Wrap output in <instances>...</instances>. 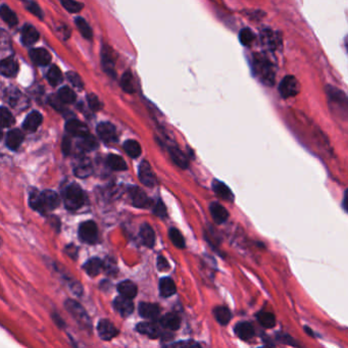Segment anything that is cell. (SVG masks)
I'll list each match as a JSON object with an SVG mask.
<instances>
[{
    "label": "cell",
    "mask_w": 348,
    "mask_h": 348,
    "mask_svg": "<svg viewBox=\"0 0 348 348\" xmlns=\"http://www.w3.org/2000/svg\"><path fill=\"white\" fill-rule=\"evenodd\" d=\"M138 310H139V315L142 318L148 319V320H155L161 313V309L158 304L148 303V302H141L139 304Z\"/></svg>",
    "instance_id": "e0dca14e"
},
{
    "label": "cell",
    "mask_w": 348,
    "mask_h": 348,
    "mask_svg": "<svg viewBox=\"0 0 348 348\" xmlns=\"http://www.w3.org/2000/svg\"><path fill=\"white\" fill-rule=\"evenodd\" d=\"M158 268L161 271H164L169 268V262L166 261V259L163 256H159L158 258Z\"/></svg>",
    "instance_id": "11a10c76"
},
{
    "label": "cell",
    "mask_w": 348,
    "mask_h": 348,
    "mask_svg": "<svg viewBox=\"0 0 348 348\" xmlns=\"http://www.w3.org/2000/svg\"><path fill=\"white\" fill-rule=\"evenodd\" d=\"M98 335L102 340L109 341L115 338L118 334V330L114 326V324L109 320H101L97 326Z\"/></svg>",
    "instance_id": "30bf717a"
},
{
    "label": "cell",
    "mask_w": 348,
    "mask_h": 348,
    "mask_svg": "<svg viewBox=\"0 0 348 348\" xmlns=\"http://www.w3.org/2000/svg\"><path fill=\"white\" fill-rule=\"evenodd\" d=\"M304 329H305V332H306V333H308V334H309V335H310V336H313V337H314V336H315V334H314V333H313V332H311V330H310V329H309V328H307V327H305V328H304Z\"/></svg>",
    "instance_id": "91938a15"
},
{
    "label": "cell",
    "mask_w": 348,
    "mask_h": 348,
    "mask_svg": "<svg viewBox=\"0 0 348 348\" xmlns=\"http://www.w3.org/2000/svg\"><path fill=\"white\" fill-rule=\"evenodd\" d=\"M30 57L38 66H47L51 62V55L44 48H34L30 50Z\"/></svg>",
    "instance_id": "2e32d148"
},
{
    "label": "cell",
    "mask_w": 348,
    "mask_h": 348,
    "mask_svg": "<svg viewBox=\"0 0 348 348\" xmlns=\"http://www.w3.org/2000/svg\"><path fill=\"white\" fill-rule=\"evenodd\" d=\"M140 182L146 187L152 188L158 184L157 177L152 170V167L148 163V162L143 161L139 165V173H138Z\"/></svg>",
    "instance_id": "ba28073f"
},
{
    "label": "cell",
    "mask_w": 348,
    "mask_h": 348,
    "mask_svg": "<svg viewBox=\"0 0 348 348\" xmlns=\"http://www.w3.org/2000/svg\"><path fill=\"white\" fill-rule=\"evenodd\" d=\"M1 138H2V131H1V129H0V139Z\"/></svg>",
    "instance_id": "6125c7cd"
},
{
    "label": "cell",
    "mask_w": 348,
    "mask_h": 348,
    "mask_svg": "<svg viewBox=\"0 0 348 348\" xmlns=\"http://www.w3.org/2000/svg\"><path fill=\"white\" fill-rule=\"evenodd\" d=\"M84 270L91 277H95L101 272V270H103V261L97 257L91 258L84 265Z\"/></svg>",
    "instance_id": "4dcf8cb0"
},
{
    "label": "cell",
    "mask_w": 348,
    "mask_h": 348,
    "mask_svg": "<svg viewBox=\"0 0 348 348\" xmlns=\"http://www.w3.org/2000/svg\"><path fill=\"white\" fill-rule=\"evenodd\" d=\"M161 325L167 330L177 331L181 326V319L176 314H166L161 319Z\"/></svg>",
    "instance_id": "4316f807"
},
{
    "label": "cell",
    "mask_w": 348,
    "mask_h": 348,
    "mask_svg": "<svg viewBox=\"0 0 348 348\" xmlns=\"http://www.w3.org/2000/svg\"><path fill=\"white\" fill-rule=\"evenodd\" d=\"M213 315L215 320H217L221 325L225 326L228 323L231 321L232 315L229 308H227L226 306H217L213 310Z\"/></svg>",
    "instance_id": "e575fe53"
},
{
    "label": "cell",
    "mask_w": 348,
    "mask_h": 348,
    "mask_svg": "<svg viewBox=\"0 0 348 348\" xmlns=\"http://www.w3.org/2000/svg\"><path fill=\"white\" fill-rule=\"evenodd\" d=\"M4 99L5 101L10 105L17 109L18 105L21 104L22 100H23V95L22 93L19 91V89L17 88H9L7 90H5L4 92Z\"/></svg>",
    "instance_id": "f546056e"
},
{
    "label": "cell",
    "mask_w": 348,
    "mask_h": 348,
    "mask_svg": "<svg viewBox=\"0 0 348 348\" xmlns=\"http://www.w3.org/2000/svg\"><path fill=\"white\" fill-rule=\"evenodd\" d=\"M209 211L213 221L217 224L225 223L228 218H229V212L228 210L218 202H212L209 206Z\"/></svg>",
    "instance_id": "d6986e66"
},
{
    "label": "cell",
    "mask_w": 348,
    "mask_h": 348,
    "mask_svg": "<svg viewBox=\"0 0 348 348\" xmlns=\"http://www.w3.org/2000/svg\"><path fill=\"white\" fill-rule=\"evenodd\" d=\"M19 70V64L14 57H7L0 61V74L5 77H15Z\"/></svg>",
    "instance_id": "9a60e30c"
},
{
    "label": "cell",
    "mask_w": 348,
    "mask_h": 348,
    "mask_svg": "<svg viewBox=\"0 0 348 348\" xmlns=\"http://www.w3.org/2000/svg\"><path fill=\"white\" fill-rule=\"evenodd\" d=\"M299 90H301V86L297 79L293 76H286L279 85V93L285 99L296 96Z\"/></svg>",
    "instance_id": "52a82bcc"
},
{
    "label": "cell",
    "mask_w": 348,
    "mask_h": 348,
    "mask_svg": "<svg viewBox=\"0 0 348 348\" xmlns=\"http://www.w3.org/2000/svg\"><path fill=\"white\" fill-rule=\"evenodd\" d=\"M343 208L346 210V193L344 194V197H343Z\"/></svg>",
    "instance_id": "94428289"
},
{
    "label": "cell",
    "mask_w": 348,
    "mask_h": 348,
    "mask_svg": "<svg viewBox=\"0 0 348 348\" xmlns=\"http://www.w3.org/2000/svg\"><path fill=\"white\" fill-rule=\"evenodd\" d=\"M47 80L49 82L50 85L56 86L59 83L63 81V74L62 70H59L56 66H52L47 73Z\"/></svg>",
    "instance_id": "74e56055"
},
{
    "label": "cell",
    "mask_w": 348,
    "mask_h": 348,
    "mask_svg": "<svg viewBox=\"0 0 348 348\" xmlns=\"http://www.w3.org/2000/svg\"><path fill=\"white\" fill-rule=\"evenodd\" d=\"M140 237L143 244L152 248L155 244V233L149 224H143L140 228Z\"/></svg>",
    "instance_id": "cb8c5ba5"
},
{
    "label": "cell",
    "mask_w": 348,
    "mask_h": 348,
    "mask_svg": "<svg viewBox=\"0 0 348 348\" xmlns=\"http://www.w3.org/2000/svg\"><path fill=\"white\" fill-rule=\"evenodd\" d=\"M67 78L75 88H78V89L83 88V86H84L83 81H82L81 77L77 73H75V71H70V73H68Z\"/></svg>",
    "instance_id": "7dc6e473"
},
{
    "label": "cell",
    "mask_w": 348,
    "mask_h": 348,
    "mask_svg": "<svg viewBox=\"0 0 348 348\" xmlns=\"http://www.w3.org/2000/svg\"><path fill=\"white\" fill-rule=\"evenodd\" d=\"M0 17H1V19L6 23H8L10 27L16 26L19 22L18 17L15 14V11L11 9L9 6H7L6 4H3V5L0 6Z\"/></svg>",
    "instance_id": "d6a6232c"
},
{
    "label": "cell",
    "mask_w": 348,
    "mask_h": 348,
    "mask_svg": "<svg viewBox=\"0 0 348 348\" xmlns=\"http://www.w3.org/2000/svg\"><path fill=\"white\" fill-rule=\"evenodd\" d=\"M15 123V117L6 107H0V127L8 128Z\"/></svg>",
    "instance_id": "ab89813d"
},
{
    "label": "cell",
    "mask_w": 348,
    "mask_h": 348,
    "mask_svg": "<svg viewBox=\"0 0 348 348\" xmlns=\"http://www.w3.org/2000/svg\"><path fill=\"white\" fill-rule=\"evenodd\" d=\"M64 201L69 210H77L85 202V195L79 185L70 184L64 192Z\"/></svg>",
    "instance_id": "3957f363"
},
{
    "label": "cell",
    "mask_w": 348,
    "mask_h": 348,
    "mask_svg": "<svg viewBox=\"0 0 348 348\" xmlns=\"http://www.w3.org/2000/svg\"><path fill=\"white\" fill-rule=\"evenodd\" d=\"M66 130L68 131V133L75 137L84 138L90 135L88 127L84 123L78 121V119H70L66 125Z\"/></svg>",
    "instance_id": "7c38bea8"
},
{
    "label": "cell",
    "mask_w": 348,
    "mask_h": 348,
    "mask_svg": "<svg viewBox=\"0 0 348 348\" xmlns=\"http://www.w3.org/2000/svg\"><path fill=\"white\" fill-rule=\"evenodd\" d=\"M87 100H88L90 109L92 111L97 112V111H99L101 109V102H100L99 98L95 94H89L87 96Z\"/></svg>",
    "instance_id": "c3c4849f"
},
{
    "label": "cell",
    "mask_w": 348,
    "mask_h": 348,
    "mask_svg": "<svg viewBox=\"0 0 348 348\" xmlns=\"http://www.w3.org/2000/svg\"><path fill=\"white\" fill-rule=\"evenodd\" d=\"M176 285L171 278H162L160 281V293L162 297H170L176 293Z\"/></svg>",
    "instance_id": "1f68e13d"
},
{
    "label": "cell",
    "mask_w": 348,
    "mask_h": 348,
    "mask_svg": "<svg viewBox=\"0 0 348 348\" xmlns=\"http://www.w3.org/2000/svg\"><path fill=\"white\" fill-rule=\"evenodd\" d=\"M235 333L240 339L249 340L255 336V330L248 322H240L235 326Z\"/></svg>",
    "instance_id": "ffe728a7"
},
{
    "label": "cell",
    "mask_w": 348,
    "mask_h": 348,
    "mask_svg": "<svg viewBox=\"0 0 348 348\" xmlns=\"http://www.w3.org/2000/svg\"><path fill=\"white\" fill-rule=\"evenodd\" d=\"M65 305L67 310L71 315V317L77 321V323L82 328L86 330L91 329L90 318L88 317L86 310L84 309V307L79 302L73 301V299H68V301L65 302Z\"/></svg>",
    "instance_id": "5b68a950"
},
{
    "label": "cell",
    "mask_w": 348,
    "mask_h": 348,
    "mask_svg": "<svg viewBox=\"0 0 348 348\" xmlns=\"http://www.w3.org/2000/svg\"><path fill=\"white\" fill-rule=\"evenodd\" d=\"M117 291L121 294V296L132 301L137 295V286L132 281L126 280L117 285Z\"/></svg>",
    "instance_id": "484cf974"
},
{
    "label": "cell",
    "mask_w": 348,
    "mask_h": 348,
    "mask_svg": "<svg viewBox=\"0 0 348 348\" xmlns=\"http://www.w3.org/2000/svg\"><path fill=\"white\" fill-rule=\"evenodd\" d=\"M57 97L59 98L63 103H73L76 100V94L75 92L71 90L69 87H63L61 88V90L58 91V96Z\"/></svg>",
    "instance_id": "b9f144b4"
},
{
    "label": "cell",
    "mask_w": 348,
    "mask_h": 348,
    "mask_svg": "<svg viewBox=\"0 0 348 348\" xmlns=\"http://www.w3.org/2000/svg\"><path fill=\"white\" fill-rule=\"evenodd\" d=\"M0 244H1V240H0Z\"/></svg>",
    "instance_id": "e7e4bbea"
},
{
    "label": "cell",
    "mask_w": 348,
    "mask_h": 348,
    "mask_svg": "<svg viewBox=\"0 0 348 348\" xmlns=\"http://www.w3.org/2000/svg\"><path fill=\"white\" fill-rule=\"evenodd\" d=\"M38 39H39V33L37 30L31 25L23 26L22 30V41L23 44L30 46L37 42Z\"/></svg>",
    "instance_id": "d4e9b609"
},
{
    "label": "cell",
    "mask_w": 348,
    "mask_h": 348,
    "mask_svg": "<svg viewBox=\"0 0 348 348\" xmlns=\"http://www.w3.org/2000/svg\"><path fill=\"white\" fill-rule=\"evenodd\" d=\"M93 173V167L88 159H82L80 160L75 167H74V174L78 178H88Z\"/></svg>",
    "instance_id": "603a6c76"
},
{
    "label": "cell",
    "mask_w": 348,
    "mask_h": 348,
    "mask_svg": "<svg viewBox=\"0 0 348 348\" xmlns=\"http://www.w3.org/2000/svg\"><path fill=\"white\" fill-rule=\"evenodd\" d=\"M255 38V36L254 32L251 31L250 29H248V28L242 29L241 31H240V33H239V40H240V43H241V44L244 45V46L250 45L251 43L254 42Z\"/></svg>",
    "instance_id": "f6af8a7d"
},
{
    "label": "cell",
    "mask_w": 348,
    "mask_h": 348,
    "mask_svg": "<svg viewBox=\"0 0 348 348\" xmlns=\"http://www.w3.org/2000/svg\"><path fill=\"white\" fill-rule=\"evenodd\" d=\"M23 141V134L22 131L18 129L11 130L6 136V145L8 148L13 150H17L21 146Z\"/></svg>",
    "instance_id": "83f0119b"
},
{
    "label": "cell",
    "mask_w": 348,
    "mask_h": 348,
    "mask_svg": "<svg viewBox=\"0 0 348 348\" xmlns=\"http://www.w3.org/2000/svg\"><path fill=\"white\" fill-rule=\"evenodd\" d=\"M79 237L83 242L94 244L98 240V229L93 221H87L81 224L79 228Z\"/></svg>",
    "instance_id": "8992f818"
},
{
    "label": "cell",
    "mask_w": 348,
    "mask_h": 348,
    "mask_svg": "<svg viewBox=\"0 0 348 348\" xmlns=\"http://www.w3.org/2000/svg\"><path fill=\"white\" fill-rule=\"evenodd\" d=\"M27 9L30 10L32 14H34L35 16H37V17H39V18H42V16H43L40 7L37 5V3H35V2H29V3H27Z\"/></svg>",
    "instance_id": "f5cc1de1"
},
{
    "label": "cell",
    "mask_w": 348,
    "mask_h": 348,
    "mask_svg": "<svg viewBox=\"0 0 348 348\" xmlns=\"http://www.w3.org/2000/svg\"><path fill=\"white\" fill-rule=\"evenodd\" d=\"M107 165H109L112 170L115 171H126L127 170V163L123 158L116 154H110L106 160Z\"/></svg>",
    "instance_id": "836d02e7"
},
{
    "label": "cell",
    "mask_w": 348,
    "mask_h": 348,
    "mask_svg": "<svg viewBox=\"0 0 348 348\" xmlns=\"http://www.w3.org/2000/svg\"><path fill=\"white\" fill-rule=\"evenodd\" d=\"M130 197L133 206L136 208L146 209L150 206V199L145 192L138 187H133L130 189Z\"/></svg>",
    "instance_id": "8fae6325"
},
{
    "label": "cell",
    "mask_w": 348,
    "mask_h": 348,
    "mask_svg": "<svg viewBox=\"0 0 348 348\" xmlns=\"http://www.w3.org/2000/svg\"><path fill=\"white\" fill-rule=\"evenodd\" d=\"M212 190L214 191V193L221 198L227 201H234V194L231 189L225 183L219 181V180H214L212 182Z\"/></svg>",
    "instance_id": "7402d4cb"
},
{
    "label": "cell",
    "mask_w": 348,
    "mask_h": 348,
    "mask_svg": "<svg viewBox=\"0 0 348 348\" xmlns=\"http://www.w3.org/2000/svg\"><path fill=\"white\" fill-rule=\"evenodd\" d=\"M114 307L122 317H129L134 311V304L131 299L118 296L115 299Z\"/></svg>",
    "instance_id": "4fadbf2b"
},
{
    "label": "cell",
    "mask_w": 348,
    "mask_h": 348,
    "mask_svg": "<svg viewBox=\"0 0 348 348\" xmlns=\"http://www.w3.org/2000/svg\"><path fill=\"white\" fill-rule=\"evenodd\" d=\"M29 202L33 209L45 214L59 206V197L55 192L49 190L43 192L33 191L30 195Z\"/></svg>",
    "instance_id": "6da1fadb"
},
{
    "label": "cell",
    "mask_w": 348,
    "mask_h": 348,
    "mask_svg": "<svg viewBox=\"0 0 348 348\" xmlns=\"http://www.w3.org/2000/svg\"><path fill=\"white\" fill-rule=\"evenodd\" d=\"M260 348H269V347H260Z\"/></svg>",
    "instance_id": "be15d7a7"
},
{
    "label": "cell",
    "mask_w": 348,
    "mask_h": 348,
    "mask_svg": "<svg viewBox=\"0 0 348 348\" xmlns=\"http://www.w3.org/2000/svg\"><path fill=\"white\" fill-rule=\"evenodd\" d=\"M102 67L107 75L113 77L116 76L115 58L113 55V51L109 47H104L102 50Z\"/></svg>",
    "instance_id": "44dd1931"
},
{
    "label": "cell",
    "mask_w": 348,
    "mask_h": 348,
    "mask_svg": "<svg viewBox=\"0 0 348 348\" xmlns=\"http://www.w3.org/2000/svg\"><path fill=\"white\" fill-rule=\"evenodd\" d=\"M124 150L132 159H137L142 152L140 144L135 140H127L124 143Z\"/></svg>",
    "instance_id": "d590c367"
},
{
    "label": "cell",
    "mask_w": 348,
    "mask_h": 348,
    "mask_svg": "<svg viewBox=\"0 0 348 348\" xmlns=\"http://www.w3.org/2000/svg\"><path fill=\"white\" fill-rule=\"evenodd\" d=\"M254 73L257 78L268 86H272L275 82V69L269 59L261 54L255 55L254 58Z\"/></svg>",
    "instance_id": "7a4b0ae2"
},
{
    "label": "cell",
    "mask_w": 348,
    "mask_h": 348,
    "mask_svg": "<svg viewBox=\"0 0 348 348\" xmlns=\"http://www.w3.org/2000/svg\"><path fill=\"white\" fill-rule=\"evenodd\" d=\"M62 4L70 13H79L84 6L82 3L78 1H73V0H64V1H62Z\"/></svg>",
    "instance_id": "bcb514c9"
},
{
    "label": "cell",
    "mask_w": 348,
    "mask_h": 348,
    "mask_svg": "<svg viewBox=\"0 0 348 348\" xmlns=\"http://www.w3.org/2000/svg\"><path fill=\"white\" fill-rule=\"evenodd\" d=\"M185 348H201V346L194 341H188Z\"/></svg>",
    "instance_id": "6f0895ef"
},
{
    "label": "cell",
    "mask_w": 348,
    "mask_h": 348,
    "mask_svg": "<svg viewBox=\"0 0 348 348\" xmlns=\"http://www.w3.org/2000/svg\"><path fill=\"white\" fill-rule=\"evenodd\" d=\"M169 236L171 241L176 247L180 249L185 248V239L181 234V232H180L178 229H176V228H171L169 231Z\"/></svg>",
    "instance_id": "60d3db41"
},
{
    "label": "cell",
    "mask_w": 348,
    "mask_h": 348,
    "mask_svg": "<svg viewBox=\"0 0 348 348\" xmlns=\"http://www.w3.org/2000/svg\"><path fill=\"white\" fill-rule=\"evenodd\" d=\"M78 146L83 151H90L97 147V141H96V139L93 136L88 135L86 137L81 138V141L79 142Z\"/></svg>",
    "instance_id": "7bdbcfd3"
},
{
    "label": "cell",
    "mask_w": 348,
    "mask_h": 348,
    "mask_svg": "<svg viewBox=\"0 0 348 348\" xmlns=\"http://www.w3.org/2000/svg\"><path fill=\"white\" fill-rule=\"evenodd\" d=\"M136 330L143 335L148 336V337L151 339H157L162 336V332L159 326L157 324L150 323V322L139 323L136 327Z\"/></svg>",
    "instance_id": "5bb4252c"
},
{
    "label": "cell",
    "mask_w": 348,
    "mask_h": 348,
    "mask_svg": "<svg viewBox=\"0 0 348 348\" xmlns=\"http://www.w3.org/2000/svg\"><path fill=\"white\" fill-rule=\"evenodd\" d=\"M326 93L329 99V103L332 106L333 112L337 111L340 115L346 116L347 115V106L348 100L346 97V94L334 86H327Z\"/></svg>",
    "instance_id": "277c9868"
},
{
    "label": "cell",
    "mask_w": 348,
    "mask_h": 348,
    "mask_svg": "<svg viewBox=\"0 0 348 348\" xmlns=\"http://www.w3.org/2000/svg\"><path fill=\"white\" fill-rule=\"evenodd\" d=\"M262 36L263 43L271 48H276V46H277V41H276V36L273 34V32H263Z\"/></svg>",
    "instance_id": "f907efd6"
},
{
    "label": "cell",
    "mask_w": 348,
    "mask_h": 348,
    "mask_svg": "<svg viewBox=\"0 0 348 348\" xmlns=\"http://www.w3.org/2000/svg\"><path fill=\"white\" fill-rule=\"evenodd\" d=\"M169 153L172 161L181 169H187L188 167V159L186 155L180 150L178 147H169Z\"/></svg>",
    "instance_id": "f1b7e54d"
},
{
    "label": "cell",
    "mask_w": 348,
    "mask_h": 348,
    "mask_svg": "<svg viewBox=\"0 0 348 348\" xmlns=\"http://www.w3.org/2000/svg\"><path fill=\"white\" fill-rule=\"evenodd\" d=\"M76 25H77L80 33L84 36V37H85L86 39L92 38V30L85 20L82 19V18H77Z\"/></svg>",
    "instance_id": "ee69618b"
},
{
    "label": "cell",
    "mask_w": 348,
    "mask_h": 348,
    "mask_svg": "<svg viewBox=\"0 0 348 348\" xmlns=\"http://www.w3.org/2000/svg\"><path fill=\"white\" fill-rule=\"evenodd\" d=\"M97 134L100 139L105 143H114L117 140L116 127L109 122L100 123L97 126Z\"/></svg>",
    "instance_id": "9c48e42d"
},
{
    "label": "cell",
    "mask_w": 348,
    "mask_h": 348,
    "mask_svg": "<svg viewBox=\"0 0 348 348\" xmlns=\"http://www.w3.org/2000/svg\"><path fill=\"white\" fill-rule=\"evenodd\" d=\"M121 87L123 90L127 93H134L135 90V84H134V78L132 76L131 71H126L123 75L122 80H121Z\"/></svg>",
    "instance_id": "f35d334b"
},
{
    "label": "cell",
    "mask_w": 348,
    "mask_h": 348,
    "mask_svg": "<svg viewBox=\"0 0 348 348\" xmlns=\"http://www.w3.org/2000/svg\"><path fill=\"white\" fill-rule=\"evenodd\" d=\"M4 92H5V90L3 88V85H2V84H0V97L4 95Z\"/></svg>",
    "instance_id": "680465c9"
},
{
    "label": "cell",
    "mask_w": 348,
    "mask_h": 348,
    "mask_svg": "<svg viewBox=\"0 0 348 348\" xmlns=\"http://www.w3.org/2000/svg\"><path fill=\"white\" fill-rule=\"evenodd\" d=\"M278 340L285 343V344H289V345H292V346H298V343L291 337V336L289 335H287V334H279L278 335Z\"/></svg>",
    "instance_id": "816d5d0a"
},
{
    "label": "cell",
    "mask_w": 348,
    "mask_h": 348,
    "mask_svg": "<svg viewBox=\"0 0 348 348\" xmlns=\"http://www.w3.org/2000/svg\"><path fill=\"white\" fill-rule=\"evenodd\" d=\"M257 320L262 327L268 329L273 328L276 325V318L272 313H269V311H259L257 314Z\"/></svg>",
    "instance_id": "8d00e7d4"
},
{
    "label": "cell",
    "mask_w": 348,
    "mask_h": 348,
    "mask_svg": "<svg viewBox=\"0 0 348 348\" xmlns=\"http://www.w3.org/2000/svg\"><path fill=\"white\" fill-rule=\"evenodd\" d=\"M186 344H187V342H185V341H179V342H175V343L166 345L163 348H185Z\"/></svg>",
    "instance_id": "9f6ffc18"
},
{
    "label": "cell",
    "mask_w": 348,
    "mask_h": 348,
    "mask_svg": "<svg viewBox=\"0 0 348 348\" xmlns=\"http://www.w3.org/2000/svg\"><path fill=\"white\" fill-rule=\"evenodd\" d=\"M42 121H43V117L39 112H36V111L32 112L28 115L25 121H23V128L26 131L30 132V133H32V132H35L40 127Z\"/></svg>",
    "instance_id": "ac0fdd59"
},
{
    "label": "cell",
    "mask_w": 348,
    "mask_h": 348,
    "mask_svg": "<svg viewBox=\"0 0 348 348\" xmlns=\"http://www.w3.org/2000/svg\"><path fill=\"white\" fill-rule=\"evenodd\" d=\"M71 149V143L69 137H65L63 141V151L66 155H69Z\"/></svg>",
    "instance_id": "db71d44e"
},
{
    "label": "cell",
    "mask_w": 348,
    "mask_h": 348,
    "mask_svg": "<svg viewBox=\"0 0 348 348\" xmlns=\"http://www.w3.org/2000/svg\"><path fill=\"white\" fill-rule=\"evenodd\" d=\"M153 213L155 215H158L159 218H162V219L166 217V208H165V206L163 205V202L161 199L158 201L157 205L154 206Z\"/></svg>",
    "instance_id": "681fc988"
}]
</instances>
